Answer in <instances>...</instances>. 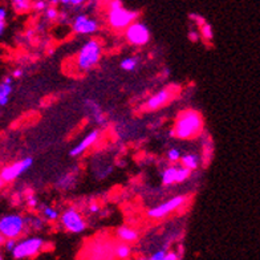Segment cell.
Wrapping results in <instances>:
<instances>
[{"label":"cell","mask_w":260,"mask_h":260,"mask_svg":"<svg viewBox=\"0 0 260 260\" xmlns=\"http://www.w3.org/2000/svg\"><path fill=\"white\" fill-rule=\"evenodd\" d=\"M41 214L49 222H55L60 218V212L53 207H49V206H41Z\"/></svg>","instance_id":"cell-18"},{"label":"cell","mask_w":260,"mask_h":260,"mask_svg":"<svg viewBox=\"0 0 260 260\" xmlns=\"http://www.w3.org/2000/svg\"><path fill=\"white\" fill-rule=\"evenodd\" d=\"M7 19V10L4 7H0V21Z\"/></svg>","instance_id":"cell-37"},{"label":"cell","mask_w":260,"mask_h":260,"mask_svg":"<svg viewBox=\"0 0 260 260\" xmlns=\"http://www.w3.org/2000/svg\"><path fill=\"white\" fill-rule=\"evenodd\" d=\"M60 222L68 233L81 234L86 230V222L75 207H68L60 215Z\"/></svg>","instance_id":"cell-7"},{"label":"cell","mask_w":260,"mask_h":260,"mask_svg":"<svg viewBox=\"0 0 260 260\" xmlns=\"http://www.w3.org/2000/svg\"><path fill=\"white\" fill-rule=\"evenodd\" d=\"M201 36L205 41H212L214 39V32H212V27L209 23H205V24L201 25Z\"/></svg>","instance_id":"cell-22"},{"label":"cell","mask_w":260,"mask_h":260,"mask_svg":"<svg viewBox=\"0 0 260 260\" xmlns=\"http://www.w3.org/2000/svg\"><path fill=\"white\" fill-rule=\"evenodd\" d=\"M31 223H32V227H34L35 230H41L43 229V224H44L43 219H41V218H39V216H35Z\"/></svg>","instance_id":"cell-29"},{"label":"cell","mask_w":260,"mask_h":260,"mask_svg":"<svg viewBox=\"0 0 260 260\" xmlns=\"http://www.w3.org/2000/svg\"><path fill=\"white\" fill-rule=\"evenodd\" d=\"M138 14L137 11H130L121 6V7L117 8H110L109 12H108V23L113 29H125L126 27H129L133 21L138 20Z\"/></svg>","instance_id":"cell-5"},{"label":"cell","mask_w":260,"mask_h":260,"mask_svg":"<svg viewBox=\"0 0 260 260\" xmlns=\"http://www.w3.org/2000/svg\"><path fill=\"white\" fill-rule=\"evenodd\" d=\"M2 259H3V256H2V253H0V260H2Z\"/></svg>","instance_id":"cell-42"},{"label":"cell","mask_w":260,"mask_h":260,"mask_svg":"<svg viewBox=\"0 0 260 260\" xmlns=\"http://www.w3.org/2000/svg\"><path fill=\"white\" fill-rule=\"evenodd\" d=\"M6 27H7V23L6 20L0 21V36H3L4 32H6Z\"/></svg>","instance_id":"cell-38"},{"label":"cell","mask_w":260,"mask_h":260,"mask_svg":"<svg viewBox=\"0 0 260 260\" xmlns=\"http://www.w3.org/2000/svg\"><path fill=\"white\" fill-rule=\"evenodd\" d=\"M122 6V2L121 0H109L108 2V7L110 8H117V7H121Z\"/></svg>","instance_id":"cell-31"},{"label":"cell","mask_w":260,"mask_h":260,"mask_svg":"<svg viewBox=\"0 0 260 260\" xmlns=\"http://www.w3.org/2000/svg\"><path fill=\"white\" fill-rule=\"evenodd\" d=\"M99 21L85 14L77 15L72 21V31L76 35H93L99 31Z\"/></svg>","instance_id":"cell-10"},{"label":"cell","mask_w":260,"mask_h":260,"mask_svg":"<svg viewBox=\"0 0 260 260\" xmlns=\"http://www.w3.org/2000/svg\"><path fill=\"white\" fill-rule=\"evenodd\" d=\"M88 2L89 0H71V6H73V7H81V6H84Z\"/></svg>","instance_id":"cell-32"},{"label":"cell","mask_w":260,"mask_h":260,"mask_svg":"<svg viewBox=\"0 0 260 260\" xmlns=\"http://www.w3.org/2000/svg\"><path fill=\"white\" fill-rule=\"evenodd\" d=\"M190 19H191V20H194V23H197V24H199V25H202L206 23L205 17L199 16V15H197V14L190 15Z\"/></svg>","instance_id":"cell-30"},{"label":"cell","mask_w":260,"mask_h":260,"mask_svg":"<svg viewBox=\"0 0 260 260\" xmlns=\"http://www.w3.org/2000/svg\"><path fill=\"white\" fill-rule=\"evenodd\" d=\"M116 234L122 242H125V243H134V242H137L138 238H140V235H138V233L136 230L130 229V227L126 226L120 227V229L117 230Z\"/></svg>","instance_id":"cell-14"},{"label":"cell","mask_w":260,"mask_h":260,"mask_svg":"<svg viewBox=\"0 0 260 260\" xmlns=\"http://www.w3.org/2000/svg\"><path fill=\"white\" fill-rule=\"evenodd\" d=\"M34 165V158L27 157L23 158L20 161L15 162V164H11L8 166L0 171V178L3 179L4 183H8V182H12L15 179H17L20 175H23L25 171H28L32 168Z\"/></svg>","instance_id":"cell-9"},{"label":"cell","mask_w":260,"mask_h":260,"mask_svg":"<svg viewBox=\"0 0 260 260\" xmlns=\"http://www.w3.org/2000/svg\"><path fill=\"white\" fill-rule=\"evenodd\" d=\"M89 212H92V214H97V212H100V206L97 205V203H90Z\"/></svg>","instance_id":"cell-35"},{"label":"cell","mask_w":260,"mask_h":260,"mask_svg":"<svg viewBox=\"0 0 260 260\" xmlns=\"http://www.w3.org/2000/svg\"><path fill=\"white\" fill-rule=\"evenodd\" d=\"M27 205L28 207H31V209H36V207L39 206L38 198H36L34 194H29L27 197Z\"/></svg>","instance_id":"cell-27"},{"label":"cell","mask_w":260,"mask_h":260,"mask_svg":"<svg viewBox=\"0 0 260 260\" xmlns=\"http://www.w3.org/2000/svg\"><path fill=\"white\" fill-rule=\"evenodd\" d=\"M191 175V170H188L185 166H177V179L175 182L177 183H182V182H186Z\"/></svg>","instance_id":"cell-21"},{"label":"cell","mask_w":260,"mask_h":260,"mask_svg":"<svg viewBox=\"0 0 260 260\" xmlns=\"http://www.w3.org/2000/svg\"><path fill=\"white\" fill-rule=\"evenodd\" d=\"M182 166L187 168L188 170H197L199 166V157L197 154H186L181 157Z\"/></svg>","instance_id":"cell-16"},{"label":"cell","mask_w":260,"mask_h":260,"mask_svg":"<svg viewBox=\"0 0 260 260\" xmlns=\"http://www.w3.org/2000/svg\"><path fill=\"white\" fill-rule=\"evenodd\" d=\"M186 202V197H182V195H178V197H173L166 202L161 203L157 207H153L147 211V216L151 218V219H162L165 216L170 215L171 212L177 211L178 209H181L182 206L185 205Z\"/></svg>","instance_id":"cell-8"},{"label":"cell","mask_w":260,"mask_h":260,"mask_svg":"<svg viewBox=\"0 0 260 260\" xmlns=\"http://www.w3.org/2000/svg\"><path fill=\"white\" fill-rule=\"evenodd\" d=\"M16 239H14V238H6V242H4V248H6V251H8V252H12V250L15 248V246H16Z\"/></svg>","instance_id":"cell-26"},{"label":"cell","mask_w":260,"mask_h":260,"mask_svg":"<svg viewBox=\"0 0 260 260\" xmlns=\"http://www.w3.org/2000/svg\"><path fill=\"white\" fill-rule=\"evenodd\" d=\"M57 2L62 6H71V0H57Z\"/></svg>","instance_id":"cell-39"},{"label":"cell","mask_w":260,"mask_h":260,"mask_svg":"<svg viewBox=\"0 0 260 260\" xmlns=\"http://www.w3.org/2000/svg\"><path fill=\"white\" fill-rule=\"evenodd\" d=\"M170 99L171 93L169 92L168 89H162L158 93H155L154 96H151L150 99L147 100L145 108H146L147 110H157L159 109V108H162L164 105H166V104L170 101Z\"/></svg>","instance_id":"cell-12"},{"label":"cell","mask_w":260,"mask_h":260,"mask_svg":"<svg viewBox=\"0 0 260 260\" xmlns=\"http://www.w3.org/2000/svg\"><path fill=\"white\" fill-rule=\"evenodd\" d=\"M203 129L202 116L195 110H183L177 117V122L173 129L174 137L179 140H191L197 137Z\"/></svg>","instance_id":"cell-1"},{"label":"cell","mask_w":260,"mask_h":260,"mask_svg":"<svg viewBox=\"0 0 260 260\" xmlns=\"http://www.w3.org/2000/svg\"><path fill=\"white\" fill-rule=\"evenodd\" d=\"M12 76H7L3 81L0 82V106H6L10 101V96L12 93Z\"/></svg>","instance_id":"cell-13"},{"label":"cell","mask_w":260,"mask_h":260,"mask_svg":"<svg viewBox=\"0 0 260 260\" xmlns=\"http://www.w3.org/2000/svg\"><path fill=\"white\" fill-rule=\"evenodd\" d=\"M11 4L17 14H25L32 8L31 0H11Z\"/></svg>","instance_id":"cell-17"},{"label":"cell","mask_w":260,"mask_h":260,"mask_svg":"<svg viewBox=\"0 0 260 260\" xmlns=\"http://www.w3.org/2000/svg\"><path fill=\"white\" fill-rule=\"evenodd\" d=\"M49 4L47 0H35L34 3H32V8L35 11H38V12H41V11H45V8L48 7Z\"/></svg>","instance_id":"cell-25"},{"label":"cell","mask_w":260,"mask_h":260,"mask_svg":"<svg viewBox=\"0 0 260 260\" xmlns=\"http://www.w3.org/2000/svg\"><path fill=\"white\" fill-rule=\"evenodd\" d=\"M120 67L122 71H125V72H133V71H136L138 67V58L136 57L123 58L122 61L120 62Z\"/></svg>","instance_id":"cell-19"},{"label":"cell","mask_w":260,"mask_h":260,"mask_svg":"<svg viewBox=\"0 0 260 260\" xmlns=\"http://www.w3.org/2000/svg\"><path fill=\"white\" fill-rule=\"evenodd\" d=\"M45 19L49 21H53V20H57L58 17V12L57 8H56V6H48V7L45 8Z\"/></svg>","instance_id":"cell-23"},{"label":"cell","mask_w":260,"mask_h":260,"mask_svg":"<svg viewBox=\"0 0 260 260\" xmlns=\"http://www.w3.org/2000/svg\"><path fill=\"white\" fill-rule=\"evenodd\" d=\"M188 38H190V40L191 41H195V43H197V41L199 40L198 32H195L194 29H190V32H188Z\"/></svg>","instance_id":"cell-33"},{"label":"cell","mask_w":260,"mask_h":260,"mask_svg":"<svg viewBox=\"0 0 260 260\" xmlns=\"http://www.w3.org/2000/svg\"><path fill=\"white\" fill-rule=\"evenodd\" d=\"M181 151H179V149H177V147H173V149H170L168 153V159L171 162V164H175V162H179L181 161Z\"/></svg>","instance_id":"cell-24"},{"label":"cell","mask_w":260,"mask_h":260,"mask_svg":"<svg viewBox=\"0 0 260 260\" xmlns=\"http://www.w3.org/2000/svg\"><path fill=\"white\" fill-rule=\"evenodd\" d=\"M4 242H6V238H4V235L2 233H0V247L3 246Z\"/></svg>","instance_id":"cell-40"},{"label":"cell","mask_w":260,"mask_h":260,"mask_svg":"<svg viewBox=\"0 0 260 260\" xmlns=\"http://www.w3.org/2000/svg\"><path fill=\"white\" fill-rule=\"evenodd\" d=\"M166 250H159V251H155L153 255L150 256V260H165V256H166Z\"/></svg>","instance_id":"cell-28"},{"label":"cell","mask_w":260,"mask_h":260,"mask_svg":"<svg viewBox=\"0 0 260 260\" xmlns=\"http://www.w3.org/2000/svg\"><path fill=\"white\" fill-rule=\"evenodd\" d=\"M179 256L175 252L170 251V252H166V256H165V260H178Z\"/></svg>","instance_id":"cell-34"},{"label":"cell","mask_w":260,"mask_h":260,"mask_svg":"<svg viewBox=\"0 0 260 260\" xmlns=\"http://www.w3.org/2000/svg\"><path fill=\"white\" fill-rule=\"evenodd\" d=\"M23 73H24L23 72V69L17 68V69H15L14 72H12V77H14V79H20L21 76H23Z\"/></svg>","instance_id":"cell-36"},{"label":"cell","mask_w":260,"mask_h":260,"mask_svg":"<svg viewBox=\"0 0 260 260\" xmlns=\"http://www.w3.org/2000/svg\"><path fill=\"white\" fill-rule=\"evenodd\" d=\"M162 178V185L164 186H170L177 183L175 179H177V166H169L164 170L161 175Z\"/></svg>","instance_id":"cell-15"},{"label":"cell","mask_w":260,"mask_h":260,"mask_svg":"<svg viewBox=\"0 0 260 260\" xmlns=\"http://www.w3.org/2000/svg\"><path fill=\"white\" fill-rule=\"evenodd\" d=\"M44 240L38 236L27 238V239L17 242L11 253H12V257L16 260L29 259V257L38 256L39 253L44 250Z\"/></svg>","instance_id":"cell-3"},{"label":"cell","mask_w":260,"mask_h":260,"mask_svg":"<svg viewBox=\"0 0 260 260\" xmlns=\"http://www.w3.org/2000/svg\"><path fill=\"white\" fill-rule=\"evenodd\" d=\"M25 226H27V220L20 214H8L0 218V233L3 234L4 238L17 239L24 233Z\"/></svg>","instance_id":"cell-4"},{"label":"cell","mask_w":260,"mask_h":260,"mask_svg":"<svg viewBox=\"0 0 260 260\" xmlns=\"http://www.w3.org/2000/svg\"><path fill=\"white\" fill-rule=\"evenodd\" d=\"M3 183H4V182H3V179H2V178H0V188H2V187H3Z\"/></svg>","instance_id":"cell-41"},{"label":"cell","mask_w":260,"mask_h":260,"mask_svg":"<svg viewBox=\"0 0 260 260\" xmlns=\"http://www.w3.org/2000/svg\"><path fill=\"white\" fill-rule=\"evenodd\" d=\"M125 38L130 45L134 47H144L150 41V29L145 23L140 20L133 21L129 27L125 28Z\"/></svg>","instance_id":"cell-6"},{"label":"cell","mask_w":260,"mask_h":260,"mask_svg":"<svg viewBox=\"0 0 260 260\" xmlns=\"http://www.w3.org/2000/svg\"><path fill=\"white\" fill-rule=\"evenodd\" d=\"M100 138V132L99 130H92L90 133H88L85 137L82 138L80 144L76 145L72 150L69 151V155L71 157H80L82 153H85L89 147H92L93 145L96 144Z\"/></svg>","instance_id":"cell-11"},{"label":"cell","mask_w":260,"mask_h":260,"mask_svg":"<svg viewBox=\"0 0 260 260\" xmlns=\"http://www.w3.org/2000/svg\"><path fill=\"white\" fill-rule=\"evenodd\" d=\"M101 56H103L101 44L94 39H90L80 48L76 57V67L80 72H88L99 64Z\"/></svg>","instance_id":"cell-2"},{"label":"cell","mask_w":260,"mask_h":260,"mask_svg":"<svg viewBox=\"0 0 260 260\" xmlns=\"http://www.w3.org/2000/svg\"><path fill=\"white\" fill-rule=\"evenodd\" d=\"M114 252H116L117 257H120V259H127V257H130V255H132V248L129 247V244L123 242V243L116 246Z\"/></svg>","instance_id":"cell-20"}]
</instances>
